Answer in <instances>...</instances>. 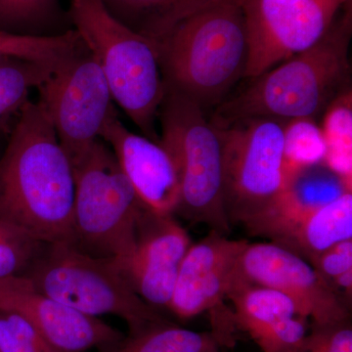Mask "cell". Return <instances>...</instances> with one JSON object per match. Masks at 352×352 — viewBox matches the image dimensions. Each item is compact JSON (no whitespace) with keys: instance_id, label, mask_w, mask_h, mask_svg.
Wrapping results in <instances>:
<instances>
[{"instance_id":"obj_1","label":"cell","mask_w":352,"mask_h":352,"mask_svg":"<svg viewBox=\"0 0 352 352\" xmlns=\"http://www.w3.org/2000/svg\"><path fill=\"white\" fill-rule=\"evenodd\" d=\"M75 176L38 101L25 104L0 157V219L45 244L73 243Z\"/></svg>"},{"instance_id":"obj_2","label":"cell","mask_w":352,"mask_h":352,"mask_svg":"<svg viewBox=\"0 0 352 352\" xmlns=\"http://www.w3.org/2000/svg\"><path fill=\"white\" fill-rule=\"evenodd\" d=\"M342 13L318 43L250 78L247 87L212 110L210 120L219 127L254 118L317 122L351 88V3Z\"/></svg>"},{"instance_id":"obj_3","label":"cell","mask_w":352,"mask_h":352,"mask_svg":"<svg viewBox=\"0 0 352 352\" xmlns=\"http://www.w3.org/2000/svg\"><path fill=\"white\" fill-rule=\"evenodd\" d=\"M155 43L164 89L207 113L245 78L249 41L240 0H208Z\"/></svg>"},{"instance_id":"obj_4","label":"cell","mask_w":352,"mask_h":352,"mask_svg":"<svg viewBox=\"0 0 352 352\" xmlns=\"http://www.w3.org/2000/svg\"><path fill=\"white\" fill-rule=\"evenodd\" d=\"M69 15L100 66L115 103L142 135L160 142L157 122L164 85L156 43L116 19L101 0H69Z\"/></svg>"},{"instance_id":"obj_5","label":"cell","mask_w":352,"mask_h":352,"mask_svg":"<svg viewBox=\"0 0 352 352\" xmlns=\"http://www.w3.org/2000/svg\"><path fill=\"white\" fill-rule=\"evenodd\" d=\"M157 122L160 142L170 152L180 183L175 215L228 236L224 207V139L221 129L191 99L164 89Z\"/></svg>"},{"instance_id":"obj_6","label":"cell","mask_w":352,"mask_h":352,"mask_svg":"<svg viewBox=\"0 0 352 352\" xmlns=\"http://www.w3.org/2000/svg\"><path fill=\"white\" fill-rule=\"evenodd\" d=\"M22 276L41 293L88 316L120 317L129 333L170 321L132 289L113 258L90 256L72 243L44 245Z\"/></svg>"},{"instance_id":"obj_7","label":"cell","mask_w":352,"mask_h":352,"mask_svg":"<svg viewBox=\"0 0 352 352\" xmlns=\"http://www.w3.org/2000/svg\"><path fill=\"white\" fill-rule=\"evenodd\" d=\"M72 164L75 176L72 244L90 256L122 263L133 249L145 206L101 139Z\"/></svg>"},{"instance_id":"obj_8","label":"cell","mask_w":352,"mask_h":352,"mask_svg":"<svg viewBox=\"0 0 352 352\" xmlns=\"http://www.w3.org/2000/svg\"><path fill=\"white\" fill-rule=\"evenodd\" d=\"M287 122L254 118L219 127L224 139V207L231 226L258 217L283 190Z\"/></svg>"},{"instance_id":"obj_9","label":"cell","mask_w":352,"mask_h":352,"mask_svg":"<svg viewBox=\"0 0 352 352\" xmlns=\"http://www.w3.org/2000/svg\"><path fill=\"white\" fill-rule=\"evenodd\" d=\"M38 91V101L72 164L100 139L108 120L118 116L105 76L87 46L55 69Z\"/></svg>"},{"instance_id":"obj_10","label":"cell","mask_w":352,"mask_h":352,"mask_svg":"<svg viewBox=\"0 0 352 352\" xmlns=\"http://www.w3.org/2000/svg\"><path fill=\"white\" fill-rule=\"evenodd\" d=\"M249 41L245 78L318 43L351 0H240Z\"/></svg>"},{"instance_id":"obj_11","label":"cell","mask_w":352,"mask_h":352,"mask_svg":"<svg viewBox=\"0 0 352 352\" xmlns=\"http://www.w3.org/2000/svg\"><path fill=\"white\" fill-rule=\"evenodd\" d=\"M245 240L210 230L189 248L178 270L168 309L180 320L210 312L212 331L221 346H234L233 314L223 307L231 274Z\"/></svg>"},{"instance_id":"obj_12","label":"cell","mask_w":352,"mask_h":352,"mask_svg":"<svg viewBox=\"0 0 352 352\" xmlns=\"http://www.w3.org/2000/svg\"><path fill=\"white\" fill-rule=\"evenodd\" d=\"M240 284L281 292L311 323L351 318V302L335 291L307 261L271 242L245 245L231 274L228 289Z\"/></svg>"},{"instance_id":"obj_13","label":"cell","mask_w":352,"mask_h":352,"mask_svg":"<svg viewBox=\"0 0 352 352\" xmlns=\"http://www.w3.org/2000/svg\"><path fill=\"white\" fill-rule=\"evenodd\" d=\"M0 310L20 315L58 352L101 349L124 337L97 317L41 293L22 275L0 280Z\"/></svg>"},{"instance_id":"obj_14","label":"cell","mask_w":352,"mask_h":352,"mask_svg":"<svg viewBox=\"0 0 352 352\" xmlns=\"http://www.w3.org/2000/svg\"><path fill=\"white\" fill-rule=\"evenodd\" d=\"M193 244L175 215L147 208L138 220L131 254L117 263L132 289L156 309H168L180 264Z\"/></svg>"},{"instance_id":"obj_15","label":"cell","mask_w":352,"mask_h":352,"mask_svg":"<svg viewBox=\"0 0 352 352\" xmlns=\"http://www.w3.org/2000/svg\"><path fill=\"white\" fill-rule=\"evenodd\" d=\"M100 139L112 150L143 205L155 214L175 215L179 203V176L173 157L161 142L129 131L118 116L108 120Z\"/></svg>"},{"instance_id":"obj_16","label":"cell","mask_w":352,"mask_h":352,"mask_svg":"<svg viewBox=\"0 0 352 352\" xmlns=\"http://www.w3.org/2000/svg\"><path fill=\"white\" fill-rule=\"evenodd\" d=\"M233 305L236 328L263 352H296L307 336L308 319L281 292L256 285H234L226 294Z\"/></svg>"},{"instance_id":"obj_17","label":"cell","mask_w":352,"mask_h":352,"mask_svg":"<svg viewBox=\"0 0 352 352\" xmlns=\"http://www.w3.org/2000/svg\"><path fill=\"white\" fill-rule=\"evenodd\" d=\"M351 191L325 163L302 166L286 175L284 188L270 208L243 224L248 233L273 242L315 210Z\"/></svg>"},{"instance_id":"obj_18","label":"cell","mask_w":352,"mask_h":352,"mask_svg":"<svg viewBox=\"0 0 352 352\" xmlns=\"http://www.w3.org/2000/svg\"><path fill=\"white\" fill-rule=\"evenodd\" d=\"M349 239H352L351 191L315 210L271 243L311 264L322 252Z\"/></svg>"},{"instance_id":"obj_19","label":"cell","mask_w":352,"mask_h":352,"mask_svg":"<svg viewBox=\"0 0 352 352\" xmlns=\"http://www.w3.org/2000/svg\"><path fill=\"white\" fill-rule=\"evenodd\" d=\"M208 0H101L113 17L157 43Z\"/></svg>"},{"instance_id":"obj_20","label":"cell","mask_w":352,"mask_h":352,"mask_svg":"<svg viewBox=\"0 0 352 352\" xmlns=\"http://www.w3.org/2000/svg\"><path fill=\"white\" fill-rule=\"evenodd\" d=\"M59 67L18 58L0 60V129L4 133L12 129L32 90H38Z\"/></svg>"},{"instance_id":"obj_21","label":"cell","mask_w":352,"mask_h":352,"mask_svg":"<svg viewBox=\"0 0 352 352\" xmlns=\"http://www.w3.org/2000/svg\"><path fill=\"white\" fill-rule=\"evenodd\" d=\"M219 340L212 332H195L173 322L156 324L119 342L99 349L100 352H220Z\"/></svg>"},{"instance_id":"obj_22","label":"cell","mask_w":352,"mask_h":352,"mask_svg":"<svg viewBox=\"0 0 352 352\" xmlns=\"http://www.w3.org/2000/svg\"><path fill=\"white\" fill-rule=\"evenodd\" d=\"M85 47L76 30L57 36L0 31V60L18 58L58 67Z\"/></svg>"},{"instance_id":"obj_23","label":"cell","mask_w":352,"mask_h":352,"mask_svg":"<svg viewBox=\"0 0 352 352\" xmlns=\"http://www.w3.org/2000/svg\"><path fill=\"white\" fill-rule=\"evenodd\" d=\"M321 131L326 144L325 164L351 184V88L335 99L324 113Z\"/></svg>"},{"instance_id":"obj_24","label":"cell","mask_w":352,"mask_h":352,"mask_svg":"<svg viewBox=\"0 0 352 352\" xmlns=\"http://www.w3.org/2000/svg\"><path fill=\"white\" fill-rule=\"evenodd\" d=\"M326 144L316 120H294L285 129V171L325 163Z\"/></svg>"},{"instance_id":"obj_25","label":"cell","mask_w":352,"mask_h":352,"mask_svg":"<svg viewBox=\"0 0 352 352\" xmlns=\"http://www.w3.org/2000/svg\"><path fill=\"white\" fill-rule=\"evenodd\" d=\"M45 245L24 229L0 219V280L24 274Z\"/></svg>"},{"instance_id":"obj_26","label":"cell","mask_w":352,"mask_h":352,"mask_svg":"<svg viewBox=\"0 0 352 352\" xmlns=\"http://www.w3.org/2000/svg\"><path fill=\"white\" fill-rule=\"evenodd\" d=\"M0 352H58L20 315L0 310Z\"/></svg>"},{"instance_id":"obj_27","label":"cell","mask_w":352,"mask_h":352,"mask_svg":"<svg viewBox=\"0 0 352 352\" xmlns=\"http://www.w3.org/2000/svg\"><path fill=\"white\" fill-rule=\"evenodd\" d=\"M298 351L352 352L351 318L333 323H310Z\"/></svg>"},{"instance_id":"obj_28","label":"cell","mask_w":352,"mask_h":352,"mask_svg":"<svg viewBox=\"0 0 352 352\" xmlns=\"http://www.w3.org/2000/svg\"><path fill=\"white\" fill-rule=\"evenodd\" d=\"M56 0H0V27H31L48 17Z\"/></svg>"},{"instance_id":"obj_29","label":"cell","mask_w":352,"mask_h":352,"mask_svg":"<svg viewBox=\"0 0 352 352\" xmlns=\"http://www.w3.org/2000/svg\"><path fill=\"white\" fill-rule=\"evenodd\" d=\"M310 265L330 284L333 278L352 270V239L333 245Z\"/></svg>"},{"instance_id":"obj_30","label":"cell","mask_w":352,"mask_h":352,"mask_svg":"<svg viewBox=\"0 0 352 352\" xmlns=\"http://www.w3.org/2000/svg\"><path fill=\"white\" fill-rule=\"evenodd\" d=\"M2 152H3V151H2ZM2 152H0V157H1Z\"/></svg>"},{"instance_id":"obj_31","label":"cell","mask_w":352,"mask_h":352,"mask_svg":"<svg viewBox=\"0 0 352 352\" xmlns=\"http://www.w3.org/2000/svg\"><path fill=\"white\" fill-rule=\"evenodd\" d=\"M296 352H305V351H296Z\"/></svg>"}]
</instances>
